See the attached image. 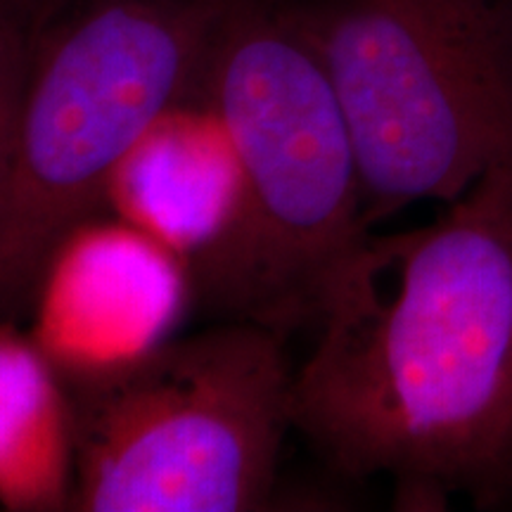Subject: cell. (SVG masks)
<instances>
[{
  "instance_id": "cell-1",
  "label": "cell",
  "mask_w": 512,
  "mask_h": 512,
  "mask_svg": "<svg viewBox=\"0 0 512 512\" xmlns=\"http://www.w3.org/2000/svg\"><path fill=\"white\" fill-rule=\"evenodd\" d=\"M294 370L292 425L344 479L512 503V147L430 226L370 233Z\"/></svg>"
},
{
  "instance_id": "cell-2",
  "label": "cell",
  "mask_w": 512,
  "mask_h": 512,
  "mask_svg": "<svg viewBox=\"0 0 512 512\" xmlns=\"http://www.w3.org/2000/svg\"><path fill=\"white\" fill-rule=\"evenodd\" d=\"M233 0H53L0 176V320L27 313L121 159L202 81Z\"/></svg>"
},
{
  "instance_id": "cell-3",
  "label": "cell",
  "mask_w": 512,
  "mask_h": 512,
  "mask_svg": "<svg viewBox=\"0 0 512 512\" xmlns=\"http://www.w3.org/2000/svg\"><path fill=\"white\" fill-rule=\"evenodd\" d=\"M202 83L245 176L230 318L280 337L316 330L370 238L354 138L330 76L280 0H233Z\"/></svg>"
},
{
  "instance_id": "cell-4",
  "label": "cell",
  "mask_w": 512,
  "mask_h": 512,
  "mask_svg": "<svg viewBox=\"0 0 512 512\" xmlns=\"http://www.w3.org/2000/svg\"><path fill=\"white\" fill-rule=\"evenodd\" d=\"M285 337L228 318L67 382L69 512H249L271 503L292 425Z\"/></svg>"
},
{
  "instance_id": "cell-5",
  "label": "cell",
  "mask_w": 512,
  "mask_h": 512,
  "mask_svg": "<svg viewBox=\"0 0 512 512\" xmlns=\"http://www.w3.org/2000/svg\"><path fill=\"white\" fill-rule=\"evenodd\" d=\"M354 138L368 228L456 202L512 147L508 0H280Z\"/></svg>"
},
{
  "instance_id": "cell-6",
  "label": "cell",
  "mask_w": 512,
  "mask_h": 512,
  "mask_svg": "<svg viewBox=\"0 0 512 512\" xmlns=\"http://www.w3.org/2000/svg\"><path fill=\"white\" fill-rule=\"evenodd\" d=\"M195 290L169 249L102 211L64 235L43 266L29 335L64 380L102 375L162 347Z\"/></svg>"
},
{
  "instance_id": "cell-7",
  "label": "cell",
  "mask_w": 512,
  "mask_h": 512,
  "mask_svg": "<svg viewBox=\"0 0 512 512\" xmlns=\"http://www.w3.org/2000/svg\"><path fill=\"white\" fill-rule=\"evenodd\" d=\"M105 211L169 249L195 297L230 318L245 240V176L238 145L202 81L121 159Z\"/></svg>"
},
{
  "instance_id": "cell-8",
  "label": "cell",
  "mask_w": 512,
  "mask_h": 512,
  "mask_svg": "<svg viewBox=\"0 0 512 512\" xmlns=\"http://www.w3.org/2000/svg\"><path fill=\"white\" fill-rule=\"evenodd\" d=\"M74 453L67 382L29 330L0 320V505L12 512H67Z\"/></svg>"
},
{
  "instance_id": "cell-9",
  "label": "cell",
  "mask_w": 512,
  "mask_h": 512,
  "mask_svg": "<svg viewBox=\"0 0 512 512\" xmlns=\"http://www.w3.org/2000/svg\"><path fill=\"white\" fill-rule=\"evenodd\" d=\"M50 8L53 0H0V176L8 162L38 36Z\"/></svg>"
},
{
  "instance_id": "cell-10",
  "label": "cell",
  "mask_w": 512,
  "mask_h": 512,
  "mask_svg": "<svg viewBox=\"0 0 512 512\" xmlns=\"http://www.w3.org/2000/svg\"><path fill=\"white\" fill-rule=\"evenodd\" d=\"M508 31H510V57H512V0H508Z\"/></svg>"
}]
</instances>
